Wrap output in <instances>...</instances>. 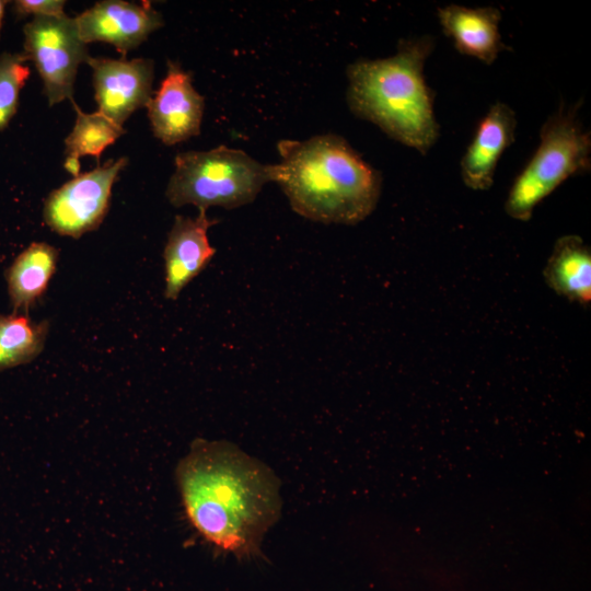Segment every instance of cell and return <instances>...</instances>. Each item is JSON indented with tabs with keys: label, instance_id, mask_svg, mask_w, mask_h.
Listing matches in <instances>:
<instances>
[{
	"label": "cell",
	"instance_id": "obj_1",
	"mask_svg": "<svg viewBox=\"0 0 591 591\" xmlns=\"http://www.w3.org/2000/svg\"><path fill=\"white\" fill-rule=\"evenodd\" d=\"M176 477L186 514L201 536L239 558L259 553L281 508L278 479L265 464L228 441L198 439Z\"/></svg>",
	"mask_w": 591,
	"mask_h": 591
},
{
	"label": "cell",
	"instance_id": "obj_2",
	"mask_svg": "<svg viewBox=\"0 0 591 591\" xmlns=\"http://www.w3.org/2000/svg\"><path fill=\"white\" fill-rule=\"evenodd\" d=\"M280 161L271 164L294 212L316 222L357 224L375 209L381 173L340 136L324 134L305 140H281Z\"/></svg>",
	"mask_w": 591,
	"mask_h": 591
},
{
	"label": "cell",
	"instance_id": "obj_3",
	"mask_svg": "<svg viewBox=\"0 0 591 591\" xmlns=\"http://www.w3.org/2000/svg\"><path fill=\"white\" fill-rule=\"evenodd\" d=\"M433 48L428 35L402 39L394 55L358 59L347 67L350 112L421 154L439 138L433 93L424 73Z\"/></svg>",
	"mask_w": 591,
	"mask_h": 591
},
{
	"label": "cell",
	"instance_id": "obj_4",
	"mask_svg": "<svg viewBox=\"0 0 591 591\" xmlns=\"http://www.w3.org/2000/svg\"><path fill=\"white\" fill-rule=\"evenodd\" d=\"M174 164L165 190L174 207L234 209L254 201L264 185L271 182V164H263L245 151L227 146L181 152Z\"/></svg>",
	"mask_w": 591,
	"mask_h": 591
},
{
	"label": "cell",
	"instance_id": "obj_5",
	"mask_svg": "<svg viewBox=\"0 0 591 591\" xmlns=\"http://www.w3.org/2000/svg\"><path fill=\"white\" fill-rule=\"evenodd\" d=\"M578 112V103H563L542 125L538 147L508 193L505 210L509 217L528 221L560 184L590 171L591 135Z\"/></svg>",
	"mask_w": 591,
	"mask_h": 591
},
{
	"label": "cell",
	"instance_id": "obj_6",
	"mask_svg": "<svg viewBox=\"0 0 591 591\" xmlns=\"http://www.w3.org/2000/svg\"><path fill=\"white\" fill-rule=\"evenodd\" d=\"M24 51L38 71L48 104L72 101L78 68L90 58L74 19L34 16L24 26Z\"/></svg>",
	"mask_w": 591,
	"mask_h": 591
},
{
	"label": "cell",
	"instance_id": "obj_7",
	"mask_svg": "<svg viewBox=\"0 0 591 591\" xmlns=\"http://www.w3.org/2000/svg\"><path fill=\"white\" fill-rule=\"evenodd\" d=\"M127 164L126 157L107 161L53 190L43 209L47 227L73 239L96 230L109 209L112 187Z\"/></svg>",
	"mask_w": 591,
	"mask_h": 591
},
{
	"label": "cell",
	"instance_id": "obj_8",
	"mask_svg": "<svg viewBox=\"0 0 591 591\" xmlns=\"http://www.w3.org/2000/svg\"><path fill=\"white\" fill-rule=\"evenodd\" d=\"M99 112L123 127L152 97L154 63L150 58L88 60Z\"/></svg>",
	"mask_w": 591,
	"mask_h": 591
},
{
	"label": "cell",
	"instance_id": "obj_9",
	"mask_svg": "<svg viewBox=\"0 0 591 591\" xmlns=\"http://www.w3.org/2000/svg\"><path fill=\"white\" fill-rule=\"evenodd\" d=\"M146 107L154 137L166 146L200 134L205 99L192 74L174 61H167L166 76Z\"/></svg>",
	"mask_w": 591,
	"mask_h": 591
},
{
	"label": "cell",
	"instance_id": "obj_10",
	"mask_svg": "<svg viewBox=\"0 0 591 591\" xmlns=\"http://www.w3.org/2000/svg\"><path fill=\"white\" fill-rule=\"evenodd\" d=\"M83 43L112 44L124 56L163 25L160 12L149 2L104 0L74 18Z\"/></svg>",
	"mask_w": 591,
	"mask_h": 591
},
{
	"label": "cell",
	"instance_id": "obj_11",
	"mask_svg": "<svg viewBox=\"0 0 591 591\" xmlns=\"http://www.w3.org/2000/svg\"><path fill=\"white\" fill-rule=\"evenodd\" d=\"M216 223L206 210H198L196 217H175L163 252L166 299H177L213 257L216 248L209 242L208 230Z\"/></svg>",
	"mask_w": 591,
	"mask_h": 591
},
{
	"label": "cell",
	"instance_id": "obj_12",
	"mask_svg": "<svg viewBox=\"0 0 591 591\" xmlns=\"http://www.w3.org/2000/svg\"><path fill=\"white\" fill-rule=\"evenodd\" d=\"M517 124L508 104L496 102L489 107L460 163L462 181L468 188L487 190L493 186L497 164L514 141Z\"/></svg>",
	"mask_w": 591,
	"mask_h": 591
},
{
	"label": "cell",
	"instance_id": "obj_13",
	"mask_svg": "<svg viewBox=\"0 0 591 591\" xmlns=\"http://www.w3.org/2000/svg\"><path fill=\"white\" fill-rule=\"evenodd\" d=\"M437 14L443 33L463 55L491 65L508 49L500 34L501 11L496 7L448 4L438 8Z\"/></svg>",
	"mask_w": 591,
	"mask_h": 591
},
{
	"label": "cell",
	"instance_id": "obj_14",
	"mask_svg": "<svg viewBox=\"0 0 591 591\" xmlns=\"http://www.w3.org/2000/svg\"><path fill=\"white\" fill-rule=\"evenodd\" d=\"M546 285L558 296L587 305L591 301V250L578 235L559 237L544 267Z\"/></svg>",
	"mask_w": 591,
	"mask_h": 591
},
{
	"label": "cell",
	"instance_id": "obj_15",
	"mask_svg": "<svg viewBox=\"0 0 591 591\" xmlns=\"http://www.w3.org/2000/svg\"><path fill=\"white\" fill-rule=\"evenodd\" d=\"M58 253L53 245L34 242L15 257L5 271L14 313L27 311L45 293L57 268Z\"/></svg>",
	"mask_w": 591,
	"mask_h": 591
},
{
	"label": "cell",
	"instance_id": "obj_16",
	"mask_svg": "<svg viewBox=\"0 0 591 591\" xmlns=\"http://www.w3.org/2000/svg\"><path fill=\"white\" fill-rule=\"evenodd\" d=\"M71 103L77 116L72 131L65 139L67 155L65 169L74 177L80 174L81 157L91 155L100 161L105 148L125 134V129L99 111L91 114L84 113L73 100Z\"/></svg>",
	"mask_w": 591,
	"mask_h": 591
},
{
	"label": "cell",
	"instance_id": "obj_17",
	"mask_svg": "<svg viewBox=\"0 0 591 591\" xmlns=\"http://www.w3.org/2000/svg\"><path fill=\"white\" fill-rule=\"evenodd\" d=\"M48 322H33L23 314H0V370L27 363L36 358L46 341Z\"/></svg>",
	"mask_w": 591,
	"mask_h": 591
},
{
	"label": "cell",
	"instance_id": "obj_18",
	"mask_svg": "<svg viewBox=\"0 0 591 591\" xmlns=\"http://www.w3.org/2000/svg\"><path fill=\"white\" fill-rule=\"evenodd\" d=\"M30 76L24 54L0 55V131L16 113L20 92Z\"/></svg>",
	"mask_w": 591,
	"mask_h": 591
},
{
	"label": "cell",
	"instance_id": "obj_19",
	"mask_svg": "<svg viewBox=\"0 0 591 591\" xmlns=\"http://www.w3.org/2000/svg\"><path fill=\"white\" fill-rule=\"evenodd\" d=\"M65 4L63 0H16L13 2V10L20 18L27 15L63 16L66 15Z\"/></svg>",
	"mask_w": 591,
	"mask_h": 591
},
{
	"label": "cell",
	"instance_id": "obj_20",
	"mask_svg": "<svg viewBox=\"0 0 591 591\" xmlns=\"http://www.w3.org/2000/svg\"><path fill=\"white\" fill-rule=\"evenodd\" d=\"M5 4H7V1L0 0V30H1V26H2V20H3V16H4V8H5Z\"/></svg>",
	"mask_w": 591,
	"mask_h": 591
}]
</instances>
